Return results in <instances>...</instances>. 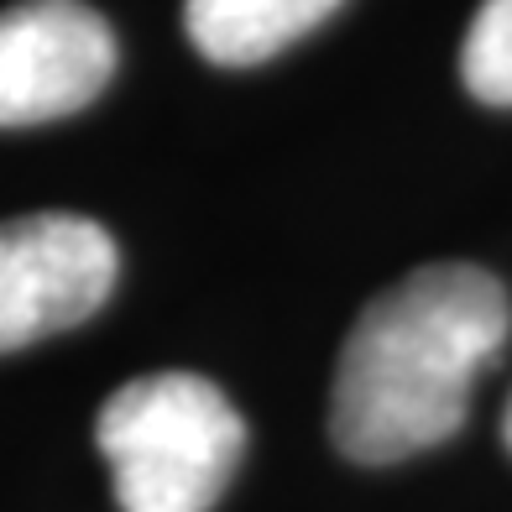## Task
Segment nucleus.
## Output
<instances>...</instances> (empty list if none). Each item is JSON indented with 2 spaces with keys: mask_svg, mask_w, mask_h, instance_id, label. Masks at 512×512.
Returning <instances> with one entry per match:
<instances>
[{
  "mask_svg": "<svg viewBox=\"0 0 512 512\" xmlns=\"http://www.w3.org/2000/svg\"><path fill=\"white\" fill-rule=\"evenodd\" d=\"M95 445L121 512H209L246 450L230 398L194 371H152L105 398Z\"/></svg>",
  "mask_w": 512,
  "mask_h": 512,
  "instance_id": "f03ea898",
  "label": "nucleus"
},
{
  "mask_svg": "<svg viewBox=\"0 0 512 512\" xmlns=\"http://www.w3.org/2000/svg\"><path fill=\"white\" fill-rule=\"evenodd\" d=\"M345 0H183V32L220 68L267 63L319 21H330Z\"/></svg>",
  "mask_w": 512,
  "mask_h": 512,
  "instance_id": "39448f33",
  "label": "nucleus"
},
{
  "mask_svg": "<svg viewBox=\"0 0 512 512\" xmlns=\"http://www.w3.org/2000/svg\"><path fill=\"white\" fill-rule=\"evenodd\" d=\"M115 74V32L84 0H21L0 11V126L74 115Z\"/></svg>",
  "mask_w": 512,
  "mask_h": 512,
  "instance_id": "20e7f679",
  "label": "nucleus"
},
{
  "mask_svg": "<svg viewBox=\"0 0 512 512\" xmlns=\"http://www.w3.org/2000/svg\"><path fill=\"white\" fill-rule=\"evenodd\" d=\"M502 439H507V450H512V403H507V418H502Z\"/></svg>",
  "mask_w": 512,
  "mask_h": 512,
  "instance_id": "0eeeda50",
  "label": "nucleus"
},
{
  "mask_svg": "<svg viewBox=\"0 0 512 512\" xmlns=\"http://www.w3.org/2000/svg\"><path fill=\"white\" fill-rule=\"evenodd\" d=\"M507 293L465 262L418 267L361 309L330 392V434L361 465L408 460L465 424L471 387L507 340Z\"/></svg>",
  "mask_w": 512,
  "mask_h": 512,
  "instance_id": "f257e3e1",
  "label": "nucleus"
},
{
  "mask_svg": "<svg viewBox=\"0 0 512 512\" xmlns=\"http://www.w3.org/2000/svg\"><path fill=\"white\" fill-rule=\"evenodd\" d=\"M460 79L481 105L512 110V0H481L460 48Z\"/></svg>",
  "mask_w": 512,
  "mask_h": 512,
  "instance_id": "423d86ee",
  "label": "nucleus"
},
{
  "mask_svg": "<svg viewBox=\"0 0 512 512\" xmlns=\"http://www.w3.org/2000/svg\"><path fill=\"white\" fill-rule=\"evenodd\" d=\"M121 272L110 230L84 215H21L0 225V356L63 335L95 314Z\"/></svg>",
  "mask_w": 512,
  "mask_h": 512,
  "instance_id": "7ed1b4c3",
  "label": "nucleus"
}]
</instances>
